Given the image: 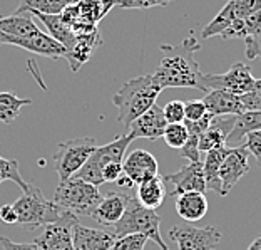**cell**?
I'll return each mask as SVG.
<instances>
[{"mask_svg":"<svg viewBox=\"0 0 261 250\" xmlns=\"http://www.w3.org/2000/svg\"><path fill=\"white\" fill-rule=\"evenodd\" d=\"M207 115L203 99H191L185 103V121H201Z\"/></svg>","mask_w":261,"mask_h":250,"instance_id":"obj_37","label":"cell"},{"mask_svg":"<svg viewBox=\"0 0 261 250\" xmlns=\"http://www.w3.org/2000/svg\"><path fill=\"white\" fill-rule=\"evenodd\" d=\"M0 220H2L4 223H7V225L17 223V213L14 210V207H12V205L0 207Z\"/></svg>","mask_w":261,"mask_h":250,"instance_id":"obj_43","label":"cell"},{"mask_svg":"<svg viewBox=\"0 0 261 250\" xmlns=\"http://www.w3.org/2000/svg\"><path fill=\"white\" fill-rule=\"evenodd\" d=\"M134 141V138L129 133H124L121 136H117L111 143L104 146H97L94 153L89 156L86 165L77 171L74 175L79 180H84L87 183H91L94 187L102 185V170L106 165H109L112 162H121L124 160V153H126L127 146Z\"/></svg>","mask_w":261,"mask_h":250,"instance_id":"obj_6","label":"cell"},{"mask_svg":"<svg viewBox=\"0 0 261 250\" xmlns=\"http://www.w3.org/2000/svg\"><path fill=\"white\" fill-rule=\"evenodd\" d=\"M32 15H37L42 24L47 27L49 31V35L54 40H57L59 44L64 46L67 52L72 49L75 46V40H77V35L74 34V31L70 29L67 24H65L61 19V14L59 15H44V14H32Z\"/></svg>","mask_w":261,"mask_h":250,"instance_id":"obj_28","label":"cell"},{"mask_svg":"<svg viewBox=\"0 0 261 250\" xmlns=\"http://www.w3.org/2000/svg\"><path fill=\"white\" fill-rule=\"evenodd\" d=\"M57 151L54 154V166L59 173L61 181L72 178L82 166L86 165L89 156L97 148V143L94 138H75L64 143H59Z\"/></svg>","mask_w":261,"mask_h":250,"instance_id":"obj_7","label":"cell"},{"mask_svg":"<svg viewBox=\"0 0 261 250\" xmlns=\"http://www.w3.org/2000/svg\"><path fill=\"white\" fill-rule=\"evenodd\" d=\"M164 120L171 123H185V101H169L163 108Z\"/></svg>","mask_w":261,"mask_h":250,"instance_id":"obj_36","label":"cell"},{"mask_svg":"<svg viewBox=\"0 0 261 250\" xmlns=\"http://www.w3.org/2000/svg\"><path fill=\"white\" fill-rule=\"evenodd\" d=\"M163 87L158 84L152 74L139 76L126 81L112 96V103L119 111L117 121L129 128V124L156 104Z\"/></svg>","mask_w":261,"mask_h":250,"instance_id":"obj_2","label":"cell"},{"mask_svg":"<svg viewBox=\"0 0 261 250\" xmlns=\"http://www.w3.org/2000/svg\"><path fill=\"white\" fill-rule=\"evenodd\" d=\"M0 44H9V46H17L20 49L31 51L34 54L50 57V59H59L65 57L67 49L64 46H61L50 37L49 34H44L40 31L39 34L31 35V37H14V35H7L0 32Z\"/></svg>","mask_w":261,"mask_h":250,"instance_id":"obj_13","label":"cell"},{"mask_svg":"<svg viewBox=\"0 0 261 250\" xmlns=\"http://www.w3.org/2000/svg\"><path fill=\"white\" fill-rule=\"evenodd\" d=\"M5 180L17 183V185L22 188V192H25L29 188V183L23 181L20 176L19 162H17V160H7V158L0 156V183Z\"/></svg>","mask_w":261,"mask_h":250,"instance_id":"obj_32","label":"cell"},{"mask_svg":"<svg viewBox=\"0 0 261 250\" xmlns=\"http://www.w3.org/2000/svg\"><path fill=\"white\" fill-rule=\"evenodd\" d=\"M245 46H246V56L248 59H256L258 56H261V32L258 35H254L251 39H246L245 40Z\"/></svg>","mask_w":261,"mask_h":250,"instance_id":"obj_41","label":"cell"},{"mask_svg":"<svg viewBox=\"0 0 261 250\" xmlns=\"http://www.w3.org/2000/svg\"><path fill=\"white\" fill-rule=\"evenodd\" d=\"M243 146L246 148L248 153H251L256 158V163L261 168V129L248 133L245 136V140H243Z\"/></svg>","mask_w":261,"mask_h":250,"instance_id":"obj_38","label":"cell"},{"mask_svg":"<svg viewBox=\"0 0 261 250\" xmlns=\"http://www.w3.org/2000/svg\"><path fill=\"white\" fill-rule=\"evenodd\" d=\"M0 243H2L4 250H39L35 243H17L10 240L9 237H0Z\"/></svg>","mask_w":261,"mask_h":250,"instance_id":"obj_42","label":"cell"},{"mask_svg":"<svg viewBox=\"0 0 261 250\" xmlns=\"http://www.w3.org/2000/svg\"><path fill=\"white\" fill-rule=\"evenodd\" d=\"M127 200H129V195L126 193L111 192L106 196H102L100 203L96 207V210L92 212L91 217L100 225H106V227H111L112 225V227H114L124 215V210H126V207H127Z\"/></svg>","mask_w":261,"mask_h":250,"instance_id":"obj_20","label":"cell"},{"mask_svg":"<svg viewBox=\"0 0 261 250\" xmlns=\"http://www.w3.org/2000/svg\"><path fill=\"white\" fill-rule=\"evenodd\" d=\"M236 123V116H219L213 118L210 126H207L199 136V151L207 153L219 146H226V140L229 133L233 131Z\"/></svg>","mask_w":261,"mask_h":250,"instance_id":"obj_18","label":"cell"},{"mask_svg":"<svg viewBox=\"0 0 261 250\" xmlns=\"http://www.w3.org/2000/svg\"><path fill=\"white\" fill-rule=\"evenodd\" d=\"M259 32H261V10H256L250 15L233 20L221 34H219V37L223 40H229V39L246 40V39L254 37V35H258Z\"/></svg>","mask_w":261,"mask_h":250,"instance_id":"obj_23","label":"cell"},{"mask_svg":"<svg viewBox=\"0 0 261 250\" xmlns=\"http://www.w3.org/2000/svg\"><path fill=\"white\" fill-rule=\"evenodd\" d=\"M174 0H119L117 5L122 9H152V7H164Z\"/></svg>","mask_w":261,"mask_h":250,"instance_id":"obj_39","label":"cell"},{"mask_svg":"<svg viewBox=\"0 0 261 250\" xmlns=\"http://www.w3.org/2000/svg\"><path fill=\"white\" fill-rule=\"evenodd\" d=\"M75 223H79V218L74 213L64 212L59 220L44 225L34 243L39 250H74L72 229Z\"/></svg>","mask_w":261,"mask_h":250,"instance_id":"obj_9","label":"cell"},{"mask_svg":"<svg viewBox=\"0 0 261 250\" xmlns=\"http://www.w3.org/2000/svg\"><path fill=\"white\" fill-rule=\"evenodd\" d=\"M256 79L251 74L250 65L236 62L231 65V69L223 74H204L203 86L204 91H213V89H221V91L233 93L236 96L250 93Z\"/></svg>","mask_w":261,"mask_h":250,"instance_id":"obj_8","label":"cell"},{"mask_svg":"<svg viewBox=\"0 0 261 250\" xmlns=\"http://www.w3.org/2000/svg\"><path fill=\"white\" fill-rule=\"evenodd\" d=\"M138 201L149 210H158L164 203L166 198V188L163 176H154L151 180H146L138 185V193H136Z\"/></svg>","mask_w":261,"mask_h":250,"instance_id":"obj_26","label":"cell"},{"mask_svg":"<svg viewBox=\"0 0 261 250\" xmlns=\"http://www.w3.org/2000/svg\"><path fill=\"white\" fill-rule=\"evenodd\" d=\"M171 240L176 242L179 250H215L221 242V232L216 227H191L176 225L169 230Z\"/></svg>","mask_w":261,"mask_h":250,"instance_id":"obj_10","label":"cell"},{"mask_svg":"<svg viewBox=\"0 0 261 250\" xmlns=\"http://www.w3.org/2000/svg\"><path fill=\"white\" fill-rule=\"evenodd\" d=\"M168 126V121L164 120L163 108L154 104L152 108L147 109L144 115H141L138 120H134L129 124L127 133L133 138H147V140H158L163 138L164 129Z\"/></svg>","mask_w":261,"mask_h":250,"instance_id":"obj_16","label":"cell"},{"mask_svg":"<svg viewBox=\"0 0 261 250\" xmlns=\"http://www.w3.org/2000/svg\"><path fill=\"white\" fill-rule=\"evenodd\" d=\"M122 175V163L121 162H112L104 166L102 170V180L104 183H112L117 181V178Z\"/></svg>","mask_w":261,"mask_h":250,"instance_id":"obj_40","label":"cell"},{"mask_svg":"<svg viewBox=\"0 0 261 250\" xmlns=\"http://www.w3.org/2000/svg\"><path fill=\"white\" fill-rule=\"evenodd\" d=\"M32 104L31 99H22L19 96H15V93L5 91L0 93V123L10 124L17 120L19 112L22 109V106Z\"/></svg>","mask_w":261,"mask_h":250,"instance_id":"obj_31","label":"cell"},{"mask_svg":"<svg viewBox=\"0 0 261 250\" xmlns=\"http://www.w3.org/2000/svg\"><path fill=\"white\" fill-rule=\"evenodd\" d=\"M245 111H261V79H256L250 93L240 96Z\"/></svg>","mask_w":261,"mask_h":250,"instance_id":"obj_35","label":"cell"},{"mask_svg":"<svg viewBox=\"0 0 261 250\" xmlns=\"http://www.w3.org/2000/svg\"><path fill=\"white\" fill-rule=\"evenodd\" d=\"M14 210L17 213V225L22 229H42L44 225H49L59 220L64 210L57 207L52 200H47L42 190L35 187L34 183H29V188L17 198L14 203Z\"/></svg>","mask_w":261,"mask_h":250,"instance_id":"obj_3","label":"cell"},{"mask_svg":"<svg viewBox=\"0 0 261 250\" xmlns=\"http://www.w3.org/2000/svg\"><path fill=\"white\" fill-rule=\"evenodd\" d=\"M203 103L206 106L207 112H210L213 118L238 116L241 112H245L240 96H236V94L228 93V91H221V89L207 91V94L203 98Z\"/></svg>","mask_w":261,"mask_h":250,"instance_id":"obj_19","label":"cell"},{"mask_svg":"<svg viewBox=\"0 0 261 250\" xmlns=\"http://www.w3.org/2000/svg\"><path fill=\"white\" fill-rule=\"evenodd\" d=\"M176 212L182 220L193 223L201 220L207 212V200L204 193L189 192L176 196Z\"/></svg>","mask_w":261,"mask_h":250,"instance_id":"obj_22","label":"cell"},{"mask_svg":"<svg viewBox=\"0 0 261 250\" xmlns=\"http://www.w3.org/2000/svg\"><path fill=\"white\" fill-rule=\"evenodd\" d=\"M248 156H250V153H248L245 146L229 148L228 154L224 156L223 163L218 170V178L219 183H221L223 196H226L229 193V190L250 171Z\"/></svg>","mask_w":261,"mask_h":250,"instance_id":"obj_12","label":"cell"},{"mask_svg":"<svg viewBox=\"0 0 261 250\" xmlns=\"http://www.w3.org/2000/svg\"><path fill=\"white\" fill-rule=\"evenodd\" d=\"M201 49V42L191 34L179 46H161L163 59L154 71V79L163 89L166 87H194L204 91L199 64L194 52Z\"/></svg>","mask_w":261,"mask_h":250,"instance_id":"obj_1","label":"cell"},{"mask_svg":"<svg viewBox=\"0 0 261 250\" xmlns=\"http://www.w3.org/2000/svg\"><path fill=\"white\" fill-rule=\"evenodd\" d=\"M246 250H261V234L250 243V247H248Z\"/></svg>","mask_w":261,"mask_h":250,"instance_id":"obj_45","label":"cell"},{"mask_svg":"<svg viewBox=\"0 0 261 250\" xmlns=\"http://www.w3.org/2000/svg\"><path fill=\"white\" fill-rule=\"evenodd\" d=\"M117 185H119V187H122V188H133V187H136L134 185V183H133V180H130V178L129 176H126V175H121L119 178H117Z\"/></svg>","mask_w":261,"mask_h":250,"instance_id":"obj_44","label":"cell"},{"mask_svg":"<svg viewBox=\"0 0 261 250\" xmlns=\"http://www.w3.org/2000/svg\"><path fill=\"white\" fill-rule=\"evenodd\" d=\"M228 151H229L228 146H219V148H215V150H210L206 153L204 160H201V162H203L206 188L221 196H223V190H221V183H219V178H218V170H219V166H221L224 156L228 154Z\"/></svg>","mask_w":261,"mask_h":250,"instance_id":"obj_27","label":"cell"},{"mask_svg":"<svg viewBox=\"0 0 261 250\" xmlns=\"http://www.w3.org/2000/svg\"><path fill=\"white\" fill-rule=\"evenodd\" d=\"M261 129V111H245L236 116V123L233 131L226 140L228 148L243 146V140L248 133Z\"/></svg>","mask_w":261,"mask_h":250,"instance_id":"obj_25","label":"cell"},{"mask_svg":"<svg viewBox=\"0 0 261 250\" xmlns=\"http://www.w3.org/2000/svg\"><path fill=\"white\" fill-rule=\"evenodd\" d=\"M100 200H102V195L99 192V187H94L91 183L72 176L59 183L52 201L57 207H61L64 212L74 213L79 218L91 217Z\"/></svg>","mask_w":261,"mask_h":250,"instance_id":"obj_5","label":"cell"},{"mask_svg":"<svg viewBox=\"0 0 261 250\" xmlns=\"http://www.w3.org/2000/svg\"><path fill=\"white\" fill-rule=\"evenodd\" d=\"M122 173L138 187L139 183L159 175L158 160L146 150H134L122 160Z\"/></svg>","mask_w":261,"mask_h":250,"instance_id":"obj_15","label":"cell"},{"mask_svg":"<svg viewBox=\"0 0 261 250\" xmlns=\"http://www.w3.org/2000/svg\"><path fill=\"white\" fill-rule=\"evenodd\" d=\"M163 180L173 183L174 190L171 192L173 198H176L177 195L189 193V192H198V193L207 192L204 173H203V162H189L182 168L174 171V173L166 175Z\"/></svg>","mask_w":261,"mask_h":250,"instance_id":"obj_14","label":"cell"},{"mask_svg":"<svg viewBox=\"0 0 261 250\" xmlns=\"http://www.w3.org/2000/svg\"><path fill=\"white\" fill-rule=\"evenodd\" d=\"M100 44H102V40H100V34H99L97 29L92 32L77 35L75 46L67 52V54H65V59H67L70 69H72L74 73L75 71H79L81 65L91 59L94 51H96Z\"/></svg>","mask_w":261,"mask_h":250,"instance_id":"obj_21","label":"cell"},{"mask_svg":"<svg viewBox=\"0 0 261 250\" xmlns=\"http://www.w3.org/2000/svg\"><path fill=\"white\" fill-rule=\"evenodd\" d=\"M117 2H119V0H117Z\"/></svg>","mask_w":261,"mask_h":250,"instance_id":"obj_46","label":"cell"},{"mask_svg":"<svg viewBox=\"0 0 261 250\" xmlns=\"http://www.w3.org/2000/svg\"><path fill=\"white\" fill-rule=\"evenodd\" d=\"M261 10V0H228L224 4L221 12L203 29V39H211L219 35L233 20L241 19L253 14V12Z\"/></svg>","mask_w":261,"mask_h":250,"instance_id":"obj_11","label":"cell"},{"mask_svg":"<svg viewBox=\"0 0 261 250\" xmlns=\"http://www.w3.org/2000/svg\"><path fill=\"white\" fill-rule=\"evenodd\" d=\"M163 138L166 141V145L174 150H181L188 141V129L185 126V123H171L166 126Z\"/></svg>","mask_w":261,"mask_h":250,"instance_id":"obj_33","label":"cell"},{"mask_svg":"<svg viewBox=\"0 0 261 250\" xmlns=\"http://www.w3.org/2000/svg\"><path fill=\"white\" fill-rule=\"evenodd\" d=\"M147 239L141 234H129L116 239L111 250H144Z\"/></svg>","mask_w":261,"mask_h":250,"instance_id":"obj_34","label":"cell"},{"mask_svg":"<svg viewBox=\"0 0 261 250\" xmlns=\"http://www.w3.org/2000/svg\"><path fill=\"white\" fill-rule=\"evenodd\" d=\"M74 2L79 9L82 22L87 26H96L114 5H117V0H74Z\"/></svg>","mask_w":261,"mask_h":250,"instance_id":"obj_29","label":"cell"},{"mask_svg":"<svg viewBox=\"0 0 261 250\" xmlns=\"http://www.w3.org/2000/svg\"><path fill=\"white\" fill-rule=\"evenodd\" d=\"M0 32L14 35V37H31L40 32V29L35 26L32 14L20 12V14H12L9 17L0 19Z\"/></svg>","mask_w":261,"mask_h":250,"instance_id":"obj_24","label":"cell"},{"mask_svg":"<svg viewBox=\"0 0 261 250\" xmlns=\"http://www.w3.org/2000/svg\"><path fill=\"white\" fill-rule=\"evenodd\" d=\"M70 4H72V0H22L15 14L29 12V14L59 15Z\"/></svg>","mask_w":261,"mask_h":250,"instance_id":"obj_30","label":"cell"},{"mask_svg":"<svg viewBox=\"0 0 261 250\" xmlns=\"http://www.w3.org/2000/svg\"><path fill=\"white\" fill-rule=\"evenodd\" d=\"M159 227H161V217L158 215L156 210H149V208L142 207L138 201V198H136V195H129L124 215L114 225V232L112 234L117 239L129 234H141L147 240H152L156 245H159L161 250H169V247L163 240Z\"/></svg>","mask_w":261,"mask_h":250,"instance_id":"obj_4","label":"cell"},{"mask_svg":"<svg viewBox=\"0 0 261 250\" xmlns=\"http://www.w3.org/2000/svg\"><path fill=\"white\" fill-rule=\"evenodd\" d=\"M117 237L111 232L75 223L72 229L74 250H111Z\"/></svg>","mask_w":261,"mask_h":250,"instance_id":"obj_17","label":"cell"}]
</instances>
